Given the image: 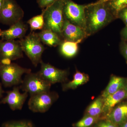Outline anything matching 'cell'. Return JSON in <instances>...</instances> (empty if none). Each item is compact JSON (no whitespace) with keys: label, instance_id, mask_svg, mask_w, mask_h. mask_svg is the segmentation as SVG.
<instances>
[{"label":"cell","instance_id":"836d02e7","mask_svg":"<svg viewBox=\"0 0 127 127\" xmlns=\"http://www.w3.org/2000/svg\"><path fill=\"white\" fill-rule=\"evenodd\" d=\"M124 89H125V90H126V91H127V84H126V86H125V87Z\"/></svg>","mask_w":127,"mask_h":127},{"label":"cell","instance_id":"ba28073f","mask_svg":"<svg viewBox=\"0 0 127 127\" xmlns=\"http://www.w3.org/2000/svg\"><path fill=\"white\" fill-rule=\"evenodd\" d=\"M24 12L15 0H4L0 13V23L11 26L22 20Z\"/></svg>","mask_w":127,"mask_h":127},{"label":"cell","instance_id":"ac0fdd59","mask_svg":"<svg viewBox=\"0 0 127 127\" xmlns=\"http://www.w3.org/2000/svg\"><path fill=\"white\" fill-rule=\"evenodd\" d=\"M89 79L88 75L76 71L72 81L63 84V90L66 91L68 89H75L79 86L86 83Z\"/></svg>","mask_w":127,"mask_h":127},{"label":"cell","instance_id":"1f68e13d","mask_svg":"<svg viewBox=\"0 0 127 127\" xmlns=\"http://www.w3.org/2000/svg\"><path fill=\"white\" fill-rule=\"evenodd\" d=\"M109 0H98L96 2H95L96 3H103V2H105Z\"/></svg>","mask_w":127,"mask_h":127},{"label":"cell","instance_id":"83f0119b","mask_svg":"<svg viewBox=\"0 0 127 127\" xmlns=\"http://www.w3.org/2000/svg\"><path fill=\"white\" fill-rule=\"evenodd\" d=\"M120 52L123 56L125 58L127 63V42L122 40L120 44Z\"/></svg>","mask_w":127,"mask_h":127},{"label":"cell","instance_id":"484cf974","mask_svg":"<svg viewBox=\"0 0 127 127\" xmlns=\"http://www.w3.org/2000/svg\"><path fill=\"white\" fill-rule=\"evenodd\" d=\"M97 127H118L113 123L109 120L105 119L98 122L96 125Z\"/></svg>","mask_w":127,"mask_h":127},{"label":"cell","instance_id":"8992f818","mask_svg":"<svg viewBox=\"0 0 127 127\" xmlns=\"http://www.w3.org/2000/svg\"><path fill=\"white\" fill-rule=\"evenodd\" d=\"M52 84L46 81L38 72L26 74L20 88L31 96L50 91Z\"/></svg>","mask_w":127,"mask_h":127},{"label":"cell","instance_id":"7a4b0ae2","mask_svg":"<svg viewBox=\"0 0 127 127\" xmlns=\"http://www.w3.org/2000/svg\"><path fill=\"white\" fill-rule=\"evenodd\" d=\"M65 0H57L43 9L44 27L42 30H51L62 37V31L64 22L63 6Z\"/></svg>","mask_w":127,"mask_h":127},{"label":"cell","instance_id":"30bf717a","mask_svg":"<svg viewBox=\"0 0 127 127\" xmlns=\"http://www.w3.org/2000/svg\"><path fill=\"white\" fill-rule=\"evenodd\" d=\"M19 41L0 40V61L4 59L14 61L23 58Z\"/></svg>","mask_w":127,"mask_h":127},{"label":"cell","instance_id":"7c38bea8","mask_svg":"<svg viewBox=\"0 0 127 127\" xmlns=\"http://www.w3.org/2000/svg\"><path fill=\"white\" fill-rule=\"evenodd\" d=\"M88 36L86 32L81 27L70 23L64 18L62 31V37L65 40L76 42Z\"/></svg>","mask_w":127,"mask_h":127},{"label":"cell","instance_id":"9c48e42d","mask_svg":"<svg viewBox=\"0 0 127 127\" xmlns=\"http://www.w3.org/2000/svg\"><path fill=\"white\" fill-rule=\"evenodd\" d=\"M40 64L41 69L38 73L50 84L64 82L67 80L68 72L66 70L58 69L42 61Z\"/></svg>","mask_w":127,"mask_h":127},{"label":"cell","instance_id":"d6a6232c","mask_svg":"<svg viewBox=\"0 0 127 127\" xmlns=\"http://www.w3.org/2000/svg\"><path fill=\"white\" fill-rule=\"evenodd\" d=\"M120 127H127V121L122 125H120Z\"/></svg>","mask_w":127,"mask_h":127},{"label":"cell","instance_id":"e575fe53","mask_svg":"<svg viewBox=\"0 0 127 127\" xmlns=\"http://www.w3.org/2000/svg\"></svg>","mask_w":127,"mask_h":127},{"label":"cell","instance_id":"3957f363","mask_svg":"<svg viewBox=\"0 0 127 127\" xmlns=\"http://www.w3.org/2000/svg\"><path fill=\"white\" fill-rule=\"evenodd\" d=\"M19 41L22 51L36 67L42 61V56L45 50L37 33L32 32Z\"/></svg>","mask_w":127,"mask_h":127},{"label":"cell","instance_id":"f546056e","mask_svg":"<svg viewBox=\"0 0 127 127\" xmlns=\"http://www.w3.org/2000/svg\"><path fill=\"white\" fill-rule=\"evenodd\" d=\"M4 92L2 89L1 84L0 83V98L2 97V94L4 93Z\"/></svg>","mask_w":127,"mask_h":127},{"label":"cell","instance_id":"d4e9b609","mask_svg":"<svg viewBox=\"0 0 127 127\" xmlns=\"http://www.w3.org/2000/svg\"><path fill=\"white\" fill-rule=\"evenodd\" d=\"M57 0H36L40 8L45 9L52 4Z\"/></svg>","mask_w":127,"mask_h":127},{"label":"cell","instance_id":"4dcf8cb0","mask_svg":"<svg viewBox=\"0 0 127 127\" xmlns=\"http://www.w3.org/2000/svg\"><path fill=\"white\" fill-rule=\"evenodd\" d=\"M4 0H0V13L2 10L3 4H4Z\"/></svg>","mask_w":127,"mask_h":127},{"label":"cell","instance_id":"f1b7e54d","mask_svg":"<svg viewBox=\"0 0 127 127\" xmlns=\"http://www.w3.org/2000/svg\"><path fill=\"white\" fill-rule=\"evenodd\" d=\"M121 37L122 40L127 41V26H125L124 28H123L121 32Z\"/></svg>","mask_w":127,"mask_h":127},{"label":"cell","instance_id":"5bb4252c","mask_svg":"<svg viewBox=\"0 0 127 127\" xmlns=\"http://www.w3.org/2000/svg\"><path fill=\"white\" fill-rule=\"evenodd\" d=\"M127 98V93L123 89L103 98V113L105 117L115 107L117 104Z\"/></svg>","mask_w":127,"mask_h":127},{"label":"cell","instance_id":"52a82bcc","mask_svg":"<svg viewBox=\"0 0 127 127\" xmlns=\"http://www.w3.org/2000/svg\"><path fill=\"white\" fill-rule=\"evenodd\" d=\"M58 98L56 93L50 91L32 95L28 101V107L34 112L44 113L49 110Z\"/></svg>","mask_w":127,"mask_h":127},{"label":"cell","instance_id":"d6986e66","mask_svg":"<svg viewBox=\"0 0 127 127\" xmlns=\"http://www.w3.org/2000/svg\"><path fill=\"white\" fill-rule=\"evenodd\" d=\"M82 40L77 41H71L64 40L61 45V52L64 56L67 58L74 57L77 53L78 50V44Z\"/></svg>","mask_w":127,"mask_h":127},{"label":"cell","instance_id":"277c9868","mask_svg":"<svg viewBox=\"0 0 127 127\" xmlns=\"http://www.w3.org/2000/svg\"><path fill=\"white\" fill-rule=\"evenodd\" d=\"M31 69L25 68L15 63L5 65L0 62V77L4 86L11 87L21 84L24 74L31 72Z\"/></svg>","mask_w":127,"mask_h":127},{"label":"cell","instance_id":"4fadbf2b","mask_svg":"<svg viewBox=\"0 0 127 127\" xmlns=\"http://www.w3.org/2000/svg\"><path fill=\"white\" fill-rule=\"evenodd\" d=\"M27 30V25L21 20L10 26L7 30L0 29V37L2 40L22 39L25 37Z\"/></svg>","mask_w":127,"mask_h":127},{"label":"cell","instance_id":"9a60e30c","mask_svg":"<svg viewBox=\"0 0 127 127\" xmlns=\"http://www.w3.org/2000/svg\"><path fill=\"white\" fill-rule=\"evenodd\" d=\"M105 118L118 127L127 121V102L115 107Z\"/></svg>","mask_w":127,"mask_h":127},{"label":"cell","instance_id":"603a6c76","mask_svg":"<svg viewBox=\"0 0 127 127\" xmlns=\"http://www.w3.org/2000/svg\"><path fill=\"white\" fill-rule=\"evenodd\" d=\"M99 117L86 115L83 118L73 124V127H90L95 124Z\"/></svg>","mask_w":127,"mask_h":127},{"label":"cell","instance_id":"4316f807","mask_svg":"<svg viewBox=\"0 0 127 127\" xmlns=\"http://www.w3.org/2000/svg\"><path fill=\"white\" fill-rule=\"evenodd\" d=\"M118 18L121 19L125 26H127V7L123 9L119 13Z\"/></svg>","mask_w":127,"mask_h":127},{"label":"cell","instance_id":"8fae6325","mask_svg":"<svg viewBox=\"0 0 127 127\" xmlns=\"http://www.w3.org/2000/svg\"><path fill=\"white\" fill-rule=\"evenodd\" d=\"M6 94V96L0 101V104H7L12 111L22 109L28 96V93L24 92L21 93L20 88L16 86L12 91L7 92Z\"/></svg>","mask_w":127,"mask_h":127},{"label":"cell","instance_id":"7402d4cb","mask_svg":"<svg viewBox=\"0 0 127 127\" xmlns=\"http://www.w3.org/2000/svg\"><path fill=\"white\" fill-rule=\"evenodd\" d=\"M43 14V10L40 15L34 16L28 21L27 23L30 25L32 32L34 30L43 29L44 25Z\"/></svg>","mask_w":127,"mask_h":127},{"label":"cell","instance_id":"44dd1931","mask_svg":"<svg viewBox=\"0 0 127 127\" xmlns=\"http://www.w3.org/2000/svg\"><path fill=\"white\" fill-rule=\"evenodd\" d=\"M106 2L116 19L118 18L119 13L127 7V0H109Z\"/></svg>","mask_w":127,"mask_h":127},{"label":"cell","instance_id":"5b68a950","mask_svg":"<svg viewBox=\"0 0 127 127\" xmlns=\"http://www.w3.org/2000/svg\"><path fill=\"white\" fill-rule=\"evenodd\" d=\"M87 5L78 4L72 0H65L63 12L64 18L86 32L85 9Z\"/></svg>","mask_w":127,"mask_h":127},{"label":"cell","instance_id":"e0dca14e","mask_svg":"<svg viewBox=\"0 0 127 127\" xmlns=\"http://www.w3.org/2000/svg\"><path fill=\"white\" fill-rule=\"evenodd\" d=\"M37 34L41 42L50 47L57 46L63 41L58 34L51 30H42Z\"/></svg>","mask_w":127,"mask_h":127},{"label":"cell","instance_id":"6da1fadb","mask_svg":"<svg viewBox=\"0 0 127 127\" xmlns=\"http://www.w3.org/2000/svg\"><path fill=\"white\" fill-rule=\"evenodd\" d=\"M85 15L88 36L97 32L116 19L106 2L88 4L85 9Z\"/></svg>","mask_w":127,"mask_h":127},{"label":"cell","instance_id":"ffe728a7","mask_svg":"<svg viewBox=\"0 0 127 127\" xmlns=\"http://www.w3.org/2000/svg\"><path fill=\"white\" fill-rule=\"evenodd\" d=\"M103 98L102 97L97 98L88 107L86 115L99 117L103 113Z\"/></svg>","mask_w":127,"mask_h":127},{"label":"cell","instance_id":"2e32d148","mask_svg":"<svg viewBox=\"0 0 127 127\" xmlns=\"http://www.w3.org/2000/svg\"><path fill=\"white\" fill-rule=\"evenodd\" d=\"M127 81L124 78L112 76L109 83L103 92L101 96L104 98L108 95L125 88Z\"/></svg>","mask_w":127,"mask_h":127},{"label":"cell","instance_id":"cb8c5ba5","mask_svg":"<svg viewBox=\"0 0 127 127\" xmlns=\"http://www.w3.org/2000/svg\"><path fill=\"white\" fill-rule=\"evenodd\" d=\"M2 127H35L31 121L27 120H12L2 124Z\"/></svg>","mask_w":127,"mask_h":127}]
</instances>
